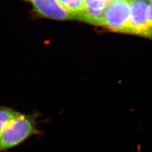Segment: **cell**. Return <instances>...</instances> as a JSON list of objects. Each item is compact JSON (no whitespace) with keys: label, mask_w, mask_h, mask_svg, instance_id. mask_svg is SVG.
<instances>
[{"label":"cell","mask_w":152,"mask_h":152,"mask_svg":"<svg viewBox=\"0 0 152 152\" xmlns=\"http://www.w3.org/2000/svg\"><path fill=\"white\" fill-rule=\"evenodd\" d=\"M38 115L20 113L7 126L0 135V152L18 146L29 137L41 133L38 128Z\"/></svg>","instance_id":"obj_1"},{"label":"cell","mask_w":152,"mask_h":152,"mask_svg":"<svg viewBox=\"0 0 152 152\" xmlns=\"http://www.w3.org/2000/svg\"><path fill=\"white\" fill-rule=\"evenodd\" d=\"M130 2L110 0L104 12L101 26L118 32L131 33Z\"/></svg>","instance_id":"obj_2"},{"label":"cell","mask_w":152,"mask_h":152,"mask_svg":"<svg viewBox=\"0 0 152 152\" xmlns=\"http://www.w3.org/2000/svg\"><path fill=\"white\" fill-rule=\"evenodd\" d=\"M131 33L152 38V29L148 19L149 2L147 0H131Z\"/></svg>","instance_id":"obj_3"},{"label":"cell","mask_w":152,"mask_h":152,"mask_svg":"<svg viewBox=\"0 0 152 152\" xmlns=\"http://www.w3.org/2000/svg\"><path fill=\"white\" fill-rule=\"evenodd\" d=\"M35 11L41 15L56 20L72 19L58 0H31Z\"/></svg>","instance_id":"obj_4"},{"label":"cell","mask_w":152,"mask_h":152,"mask_svg":"<svg viewBox=\"0 0 152 152\" xmlns=\"http://www.w3.org/2000/svg\"><path fill=\"white\" fill-rule=\"evenodd\" d=\"M110 0H85L86 11L83 21L101 26L104 12Z\"/></svg>","instance_id":"obj_5"},{"label":"cell","mask_w":152,"mask_h":152,"mask_svg":"<svg viewBox=\"0 0 152 152\" xmlns=\"http://www.w3.org/2000/svg\"><path fill=\"white\" fill-rule=\"evenodd\" d=\"M72 18L83 20L86 11L85 0H58Z\"/></svg>","instance_id":"obj_6"},{"label":"cell","mask_w":152,"mask_h":152,"mask_svg":"<svg viewBox=\"0 0 152 152\" xmlns=\"http://www.w3.org/2000/svg\"><path fill=\"white\" fill-rule=\"evenodd\" d=\"M20 112L9 107H0V135L7 126L14 120Z\"/></svg>","instance_id":"obj_7"},{"label":"cell","mask_w":152,"mask_h":152,"mask_svg":"<svg viewBox=\"0 0 152 152\" xmlns=\"http://www.w3.org/2000/svg\"><path fill=\"white\" fill-rule=\"evenodd\" d=\"M147 16H148V19L149 22V24L152 29V3H150L149 5L148 12H147Z\"/></svg>","instance_id":"obj_8"},{"label":"cell","mask_w":152,"mask_h":152,"mask_svg":"<svg viewBox=\"0 0 152 152\" xmlns=\"http://www.w3.org/2000/svg\"><path fill=\"white\" fill-rule=\"evenodd\" d=\"M148 2H149V3H152V0H147Z\"/></svg>","instance_id":"obj_9"},{"label":"cell","mask_w":152,"mask_h":152,"mask_svg":"<svg viewBox=\"0 0 152 152\" xmlns=\"http://www.w3.org/2000/svg\"><path fill=\"white\" fill-rule=\"evenodd\" d=\"M129 1H131V0H129Z\"/></svg>","instance_id":"obj_10"}]
</instances>
